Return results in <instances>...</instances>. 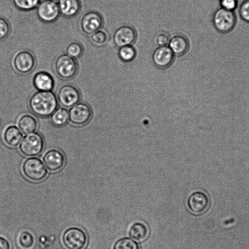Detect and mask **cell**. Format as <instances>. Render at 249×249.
<instances>
[{"instance_id":"6da1fadb","label":"cell","mask_w":249,"mask_h":249,"mask_svg":"<svg viewBox=\"0 0 249 249\" xmlns=\"http://www.w3.org/2000/svg\"><path fill=\"white\" fill-rule=\"evenodd\" d=\"M29 105L35 115L39 117L47 118L51 116L57 109L58 100L52 90H38L31 97Z\"/></svg>"},{"instance_id":"7a4b0ae2","label":"cell","mask_w":249,"mask_h":249,"mask_svg":"<svg viewBox=\"0 0 249 249\" xmlns=\"http://www.w3.org/2000/svg\"><path fill=\"white\" fill-rule=\"evenodd\" d=\"M53 70L55 74L60 78L68 80L73 78L78 71V65L76 59L63 53L55 59Z\"/></svg>"},{"instance_id":"3957f363","label":"cell","mask_w":249,"mask_h":249,"mask_svg":"<svg viewBox=\"0 0 249 249\" xmlns=\"http://www.w3.org/2000/svg\"><path fill=\"white\" fill-rule=\"evenodd\" d=\"M12 66L18 73L26 75L30 73L36 66V59L34 53L27 50L17 52L12 60Z\"/></svg>"},{"instance_id":"277c9868","label":"cell","mask_w":249,"mask_h":249,"mask_svg":"<svg viewBox=\"0 0 249 249\" xmlns=\"http://www.w3.org/2000/svg\"><path fill=\"white\" fill-rule=\"evenodd\" d=\"M44 142L42 136L37 132L27 134L20 142L19 149L25 156L33 157L39 155L43 150Z\"/></svg>"},{"instance_id":"5b68a950","label":"cell","mask_w":249,"mask_h":249,"mask_svg":"<svg viewBox=\"0 0 249 249\" xmlns=\"http://www.w3.org/2000/svg\"><path fill=\"white\" fill-rule=\"evenodd\" d=\"M212 21L217 31L222 33H227L235 27L236 18L233 11L220 7L214 11Z\"/></svg>"},{"instance_id":"8992f818","label":"cell","mask_w":249,"mask_h":249,"mask_svg":"<svg viewBox=\"0 0 249 249\" xmlns=\"http://www.w3.org/2000/svg\"><path fill=\"white\" fill-rule=\"evenodd\" d=\"M22 169L25 177L33 182H40L47 175V171L43 162L36 157L26 159L22 164Z\"/></svg>"},{"instance_id":"52a82bcc","label":"cell","mask_w":249,"mask_h":249,"mask_svg":"<svg viewBox=\"0 0 249 249\" xmlns=\"http://www.w3.org/2000/svg\"><path fill=\"white\" fill-rule=\"evenodd\" d=\"M57 98L62 107L69 108L79 102L81 94L80 90L75 85L66 84L59 88Z\"/></svg>"},{"instance_id":"ba28073f","label":"cell","mask_w":249,"mask_h":249,"mask_svg":"<svg viewBox=\"0 0 249 249\" xmlns=\"http://www.w3.org/2000/svg\"><path fill=\"white\" fill-rule=\"evenodd\" d=\"M36 9L38 18L46 23L55 22L60 15L58 3L51 0H41Z\"/></svg>"},{"instance_id":"9c48e42d","label":"cell","mask_w":249,"mask_h":249,"mask_svg":"<svg viewBox=\"0 0 249 249\" xmlns=\"http://www.w3.org/2000/svg\"><path fill=\"white\" fill-rule=\"evenodd\" d=\"M62 241L65 247L68 249H81L87 242V236L81 229L70 228L64 232Z\"/></svg>"},{"instance_id":"30bf717a","label":"cell","mask_w":249,"mask_h":249,"mask_svg":"<svg viewBox=\"0 0 249 249\" xmlns=\"http://www.w3.org/2000/svg\"><path fill=\"white\" fill-rule=\"evenodd\" d=\"M103 22V17L98 12L89 11L81 17L79 21L80 28L84 34L89 36L102 28Z\"/></svg>"},{"instance_id":"8fae6325","label":"cell","mask_w":249,"mask_h":249,"mask_svg":"<svg viewBox=\"0 0 249 249\" xmlns=\"http://www.w3.org/2000/svg\"><path fill=\"white\" fill-rule=\"evenodd\" d=\"M92 114V110L89 105L85 103H78L70 109L69 120L75 125H84L90 120Z\"/></svg>"},{"instance_id":"7c38bea8","label":"cell","mask_w":249,"mask_h":249,"mask_svg":"<svg viewBox=\"0 0 249 249\" xmlns=\"http://www.w3.org/2000/svg\"><path fill=\"white\" fill-rule=\"evenodd\" d=\"M210 200L208 196L202 191L192 193L187 200V206L191 212L195 214H200L208 208Z\"/></svg>"},{"instance_id":"4fadbf2b","label":"cell","mask_w":249,"mask_h":249,"mask_svg":"<svg viewBox=\"0 0 249 249\" xmlns=\"http://www.w3.org/2000/svg\"><path fill=\"white\" fill-rule=\"evenodd\" d=\"M174 56L169 47L160 46L154 51L152 55V60L157 68L165 69L172 64Z\"/></svg>"},{"instance_id":"5bb4252c","label":"cell","mask_w":249,"mask_h":249,"mask_svg":"<svg viewBox=\"0 0 249 249\" xmlns=\"http://www.w3.org/2000/svg\"><path fill=\"white\" fill-rule=\"evenodd\" d=\"M137 38L136 30L130 26H123L118 28L114 33L113 41L115 45L119 48L132 45Z\"/></svg>"},{"instance_id":"9a60e30c","label":"cell","mask_w":249,"mask_h":249,"mask_svg":"<svg viewBox=\"0 0 249 249\" xmlns=\"http://www.w3.org/2000/svg\"><path fill=\"white\" fill-rule=\"evenodd\" d=\"M43 160L48 170L53 172L60 170L65 163L64 154L55 149L47 151L43 156Z\"/></svg>"},{"instance_id":"2e32d148","label":"cell","mask_w":249,"mask_h":249,"mask_svg":"<svg viewBox=\"0 0 249 249\" xmlns=\"http://www.w3.org/2000/svg\"><path fill=\"white\" fill-rule=\"evenodd\" d=\"M33 83L34 87L39 91H51L54 86L53 77L45 71L36 73L33 77Z\"/></svg>"},{"instance_id":"e0dca14e","label":"cell","mask_w":249,"mask_h":249,"mask_svg":"<svg viewBox=\"0 0 249 249\" xmlns=\"http://www.w3.org/2000/svg\"><path fill=\"white\" fill-rule=\"evenodd\" d=\"M57 3L60 15L66 18L76 16L81 8L80 0H59Z\"/></svg>"},{"instance_id":"ac0fdd59","label":"cell","mask_w":249,"mask_h":249,"mask_svg":"<svg viewBox=\"0 0 249 249\" xmlns=\"http://www.w3.org/2000/svg\"><path fill=\"white\" fill-rule=\"evenodd\" d=\"M169 47L175 55L182 56L189 50V43L187 38L181 35L173 36L169 43Z\"/></svg>"},{"instance_id":"d6986e66","label":"cell","mask_w":249,"mask_h":249,"mask_svg":"<svg viewBox=\"0 0 249 249\" xmlns=\"http://www.w3.org/2000/svg\"><path fill=\"white\" fill-rule=\"evenodd\" d=\"M22 134L21 131L15 125H10L5 130L3 139L5 142L9 146H18L22 140Z\"/></svg>"},{"instance_id":"ffe728a7","label":"cell","mask_w":249,"mask_h":249,"mask_svg":"<svg viewBox=\"0 0 249 249\" xmlns=\"http://www.w3.org/2000/svg\"><path fill=\"white\" fill-rule=\"evenodd\" d=\"M148 235V228L145 224L142 222H135L130 227L129 235L136 240L143 241L147 238Z\"/></svg>"},{"instance_id":"44dd1931","label":"cell","mask_w":249,"mask_h":249,"mask_svg":"<svg viewBox=\"0 0 249 249\" xmlns=\"http://www.w3.org/2000/svg\"><path fill=\"white\" fill-rule=\"evenodd\" d=\"M18 126L24 134L34 132L37 129V123L36 119L28 114L21 116L18 121Z\"/></svg>"},{"instance_id":"7402d4cb","label":"cell","mask_w":249,"mask_h":249,"mask_svg":"<svg viewBox=\"0 0 249 249\" xmlns=\"http://www.w3.org/2000/svg\"><path fill=\"white\" fill-rule=\"evenodd\" d=\"M53 124L56 127L65 125L69 120V112L65 108L56 109L52 114L51 118Z\"/></svg>"},{"instance_id":"603a6c76","label":"cell","mask_w":249,"mask_h":249,"mask_svg":"<svg viewBox=\"0 0 249 249\" xmlns=\"http://www.w3.org/2000/svg\"><path fill=\"white\" fill-rule=\"evenodd\" d=\"M89 40L94 46L100 47L106 45L108 41L107 33L102 28L89 35Z\"/></svg>"},{"instance_id":"cb8c5ba5","label":"cell","mask_w":249,"mask_h":249,"mask_svg":"<svg viewBox=\"0 0 249 249\" xmlns=\"http://www.w3.org/2000/svg\"><path fill=\"white\" fill-rule=\"evenodd\" d=\"M18 244L22 249H31L34 245V238L30 232L23 231L18 236Z\"/></svg>"},{"instance_id":"d4e9b609","label":"cell","mask_w":249,"mask_h":249,"mask_svg":"<svg viewBox=\"0 0 249 249\" xmlns=\"http://www.w3.org/2000/svg\"><path fill=\"white\" fill-rule=\"evenodd\" d=\"M113 249H140L138 242L129 237H123L114 244Z\"/></svg>"},{"instance_id":"484cf974","label":"cell","mask_w":249,"mask_h":249,"mask_svg":"<svg viewBox=\"0 0 249 249\" xmlns=\"http://www.w3.org/2000/svg\"><path fill=\"white\" fill-rule=\"evenodd\" d=\"M41 0H12L15 6L23 11H31L36 8Z\"/></svg>"},{"instance_id":"4316f807","label":"cell","mask_w":249,"mask_h":249,"mask_svg":"<svg viewBox=\"0 0 249 249\" xmlns=\"http://www.w3.org/2000/svg\"><path fill=\"white\" fill-rule=\"evenodd\" d=\"M120 58L124 62H129L134 60L136 51L132 45H127L120 48L118 53Z\"/></svg>"},{"instance_id":"83f0119b","label":"cell","mask_w":249,"mask_h":249,"mask_svg":"<svg viewBox=\"0 0 249 249\" xmlns=\"http://www.w3.org/2000/svg\"><path fill=\"white\" fill-rule=\"evenodd\" d=\"M83 52L84 48L81 44L77 42H72L67 46L66 53L74 59H77L82 55Z\"/></svg>"},{"instance_id":"f1b7e54d","label":"cell","mask_w":249,"mask_h":249,"mask_svg":"<svg viewBox=\"0 0 249 249\" xmlns=\"http://www.w3.org/2000/svg\"><path fill=\"white\" fill-rule=\"evenodd\" d=\"M10 25L4 18L0 17V40L7 38L10 33Z\"/></svg>"},{"instance_id":"f546056e","label":"cell","mask_w":249,"mask_h":249,"mask_svg":"<svg viewBox=\"0 0 249 249\" xmlns=\"http://www.w3.org/2000/svg\"><path fill=\"white\" fill-rule=\"evenodd\" d=\"M239 14L244 21L249 23V0H244L241 2Z\"/></svg>"},{"instance_id":"4dcf8cb0","label":"cell","mask_w":249,"mask_h":249,"mask_svg":"<svg viewBox=\"0 0 249 249\" xmlns=\"http://www.w3.org/2000/svg\"><path fill=\"white\" fill-rule=\"evenodd\" d=\"M155 43L160 46H167L170 41L169 34L165 32L158 33L155 37Z\"/></svg>"},{"instance_id":"1f68e13d","label":"cell","mask_w":249,"mask_h":249,"mask_svg":"<svg viewBox=\"0 0 249 249\" xmlns=\"http://www.w3.org/2000/svg\"><path fill=\"white\" fill-rule=\"evenodd\" d=\"M220 7L226 10L234 11L238 5V0H218Z\"/></svg>"},{"instance_id":"d6a6232c","label":"cell","mask_w":249,"mask_h":249,"mask_svg":"<svg viewBox=\"0 0 249 249\" xmlns=\"http://www.w3.org/2000/svg\"><path fill=\"white\" fill-rule=\"evenodd\" d=\"M0 249H10V245L7 240L0 236Z\"/></svg>"},{"instance_id":"836d02e7","label":"cell","mask_w":249,"mask_h":249,"mask_svg":"<svg viewBox=\"0 0 249 249\" xmlns=\"http://www.w3.org/2000/svg\"><path fill=\"white\" fill-rule=\"evenodd\" d=\"M51 0L54 1L55 2H57V3L59 1V0Z\"/></svg>"}]
</instances>
